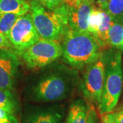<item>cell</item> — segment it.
Segmentation results:
<instances>
[{"instance_id": "7a4b0ae2", "label": "cell", "mask_w": 123, "mask_h": 123, "mask_svg": "<svg viewBox=\"0 0 123 123\" xmlns=\"http://www.w3.org/2000/svg\"><path fill=\"white\" fill-rule=\"evenodd\" d=\"M62 41V59L75 70L85 68L97 60L102 53L97 40L88 32L69 30Z\"/></svg>"}, {"instance_id": "30bf717a", "label": "cell", "mask_w": 123, "mask_h": 123, "mask_svg": "<svg viewBox=\"0 0 123 123\" xmlns=\"http://www.w3.org/2000/svg\"><path fill=\"white\" fill-rule=\"evenodd\" d=\"M65 123H97V115L93 104L78 98L70 104Z\"/></svg>"}, {"instance_id": "7402d4cb", "label": "cell", "mask_w": 123, "mask_h": 123, "mask_svg": "<svg viewBox=\"0 0 123 123\" xmlns=\"http://www.w3.org/2000/svg\"><path fill=\"white\" fill-rule=\"evenodd\" d=\"M84 1H91L94 4V0H63L62 3L68 7V6H71L75 4H77L79 2Z\"/></svg>"}, {"instance_id": "5bb4252c", "label": "cell", "mask_w": 123, "mask_h": 123, "mask_svg": "<svg viewBox=\"0 0 123 123\" xmlns=\"http://www.w3.org/2000/svg\"><path fill=\"white\" fill-rule=\"evenodd\" d=\"M109 44L110 48L122 51L123 47V25L111 23L109 31Z\"/></svg>"}, {"instance_id": "e0dca14e", "label": "cell", "mask_w": 123, "mask_h": 123, "mask_svg": "<svg viewBox=\"0 0 123 123\" xmlns=\"http://www.w3.org/2000/svg\"><path fill=\"white\" fill-rule=\"evenodd\" d=\"M103 123H123V109H117L116 111L102 115Z\"/></svg>"}, {"instance_id": "9a60e30c", "label": "cell", "mask_w": 123, "mask_h": 123, "mask_svg": "<svg viewBox=\"0 0 123 123\" xmlns=\"http://www.w3.org/2000/svg\"><path fill=\"white\" fill-rule=\"evenodd\" d=\"M103 11L113 22L123 25V0H110Z\"/></svg>"}, {"instance_id": "44dd1931", "label": "cell", "mask_w": 123, "mask_h": 123, "mask_svg": "<svg viewBox=\"0 0 123 123\" xmlns=\"http://www.w3.org/2000/svg\"><path fill=\"white\" fill-rule=\"evenodd\" d=\"M109 1L110 0H94V6H97V8L104 10Z\"/></svg>"}, {"instance_id": "ba28073f", "label": "cell", "mask_w": 123, "mask_h": 123, "mask_svg": "<svg viewBox=\"0 0 123 123\" xmlns=\"http://www.w3.org/2000/svg\"><path fill=\"white\" fill-rule=\"evenodd\" d=\"M21 62L10 49L0 50V88L13 90L18 76Z\"/></svg>"}, {"instance_id": "d4e9b609", "label": "cell", "mask_w": 123, "mask_h": 123, "mask_svg": "<svg viewBox=\"0 0 123 123\" xmlns=\"http://www.w3.org/2000/svg\"><path fill=\"white\" fill-rule=\"evenodd\" d=\"M122 52H123V50H122Z\"/></svg>"}, {"instance_id": "8fae6325", "label": "cell", "mask_w": 123, "mask_h": 123, "mask_svg": "<svg viewBox=\"0 0 123 123\" xmlns=\"http://www.w3.org/2000/svg\"><path fill=\"white\" fill-rule=\"evenodd\" d=\"M64 112L57 107H34L25 115L24 123H62Z\"/></svg>"}, {"instance_id": "8992f818", "label": "cell", "mask_w": 123, "mask_h": 123, "mask_svg": "<svg viewBox=\"0 0 123 123\" xmlns=\"http://www.w3.org/2000/svg\"><path fill=\"white\" fill-rule=\"evenodd\" d=\"M62 48L60 42L40 38L21 55L30 69L42 68L62 57Z\"/></svg>"}, {"instance_id": "5b68a950", "label": "cell", "mask_w": 123, "mask_h": 123, "mask_svg": "<svg viewBox=\"0 0 123 123\" xmlns=\"http://www.w3.org/2000/svg\"><path fill=\"white\" fill-rule=\"evenodd\" d=\"M105 60L103 51L97 60L85 68L79 83V90L84 99L98 107L104 85Z\"/></svg>"}, {"instance_id": "4fadbf2b", "label": "cell", "mask_w": 123, "mask_h": 123, "mask_svg": "<svg viewBox=\"0 0 123 123\" xmlns=\"http://www.w3.org/2000/svg\"><path fill=\"white\" fill-rule=\"evenodd\" d=\"M0 107L16 114L18 110V101L12 90L0 88Z\"/></svg>"}, {"instance_id": "6da1fadb", "label": "cell", "mask_w": 123, "mask_h": 123, "mask_svg": "<svg viewBox=\"0 0 123 123\" xmlns=\"http://www.w3.org/2000/svg\"><path fill=\"white\" fill-rule=\"evenodd\" d=\"M78 84L77 70L63 64L52 63L31 81L27 93L34 102L52 103L69 97Z\"/></svg>"}, {"instance_id": "3957f363", "label": "cell", "mask_w": 123, "mask_h": 123, "mask_svg": "<svg viewBox=\"0 0 123 123\" xmlns=\"http://www.w3.org/2000/svg\"><path fill=\"white\" fill-rule=\"evenodd\" d=\"M103 53L105 60V78L101 103L98 107L101 116L115 110L123 88L122 51L108 48L103 50Z\"/></svg>"}, {"instance_id": "7c38bea8", "label": "cell", "mask_w": 123, "mask_h": 123, "mask_svg": "<svg viewBox=\"0 0 123 123\" xmlns=\"http://www.w3.org/2000/svg\"><path fill=\"white\" fill-rule=\"evenodd\" d=\"M30 4L26 0H0V13L22 16L29 13Z\"/></svg>"}, {"instance_id": "603a6c76", "label": "cell", "mask_w": 123, "mask_h": 123, "mask_svg": "<svg viewBox=\"0 0 123 123\" xmlns=\"http://www.w3.org/2000/svg\"><path fill=\"white\" fill-rule=\"evenodd\" d=\"M118 109H123V106H120V107H119Z\"/></svg>"}, {"instance_id": "cb8c5ba5", "label": "cell", "mask_w": 123, "mask_h": 123, "mask_svg": "<svg viewBox=\"0 0 123 123\" xmlns=\"http://www.w3.org/2000/svg\"><path fill=\"white\" fill-rule=\"evenodd\" d=\"M26 1H29V2H30L31 0H26Z\"/></svg>"}, {"instance_id": "52a82bcc", "label": "cell", "mask_w": 123, "mask_h": 123, "mask_svg": "<svg viewBox=\"0 0 123 123\" xmlns=\"http://www.w3.org/2000/svg\"><path fill=\"white\" fill-rule=\"evenodd\" d=\"M7 37L11 44L12 51L18 56L40 38L29 13L18 18Z\"/></svg>"}, {"instance_id": "ac0fdd59", "label": "cell", "mask_w": 123, "mask_h": 123, "mask_svg": "<svg viewBox=\"0 0 123 123\" xmlns=\"http://www.w3.org/2000/svg\"><path fill=\"white\" fill-rule=\"evenodd\" d=\"M0 123H18L14 114L0 107Z\"/></svg>"}, {"instance_id": "d6986e66", "label": "cell", "mask_w": 123, "mask_h": 123, "mask_svg": "<svg viewBox=\"0 0 123 123\" xmlns=\"http://www.w3.org/2000/svg\"><path fill=\"white\" fill-rule=\"evenodd\" d=\"M40 4L46 8L53 10L63 2V0H38Z\"/></svg>"}, {"instance_id": "9c48e42d", "label": "cell", "mask_w": 123, "mask_h": 123, "mask_svg": "<svg viewBox=\"0 0 123 123\" xmlns=\"http://www.w3.org/2000/svg\"><path fill=\"white\" fill-rule=\"evenodd\" d=\"M66 7L68 8L69 30L79 32H88L90 16L95 8L94 4L89 1H84Z\"/></svg>"}, {"instance_id": "ffe728a7", "label": "cell", "mask_w": 123, "mask_h": 123, "mask_svg": "<svg viewBox=\"0 0 123 123\" xmlns=\"http://www.w3.org/2000/svg\"><path fill=\"white\" fill-rule=\"evenodd\" d=\"M1 49L12 50V47L9 42L8 37L4 34L0 33V50Z\"/></svg>"}, {"instance_id": "277c9868", "label": "cell", "mask_w": 123, "mask_h": 123, "mask_svg": "<svg viewBox=\"0 0 123 123\" xmlns=\"http://www.w3.org/2000/svg\"><path fill=\"white\" fill-rule=\"evenodd\" d=\"M30 14L40 38L62 41L69 30L68 8L62 3L53 10H49L38 0H31Z\"/></svg>"}, {"instance_id": "2e32d148", "label": "cell", "mask_w": 123, "mask_h": 123, "mask_svg": "<svg viewBox=\"0 0 123 123\" xmlns=\"http://www.w3.org/2000/svg\"><path fill=\"white\" fill-rule=\"evenodd\" d=\"M20 16L10 13H0V33L8 36L14 23Z\"/></svg>"}]
</instances>
